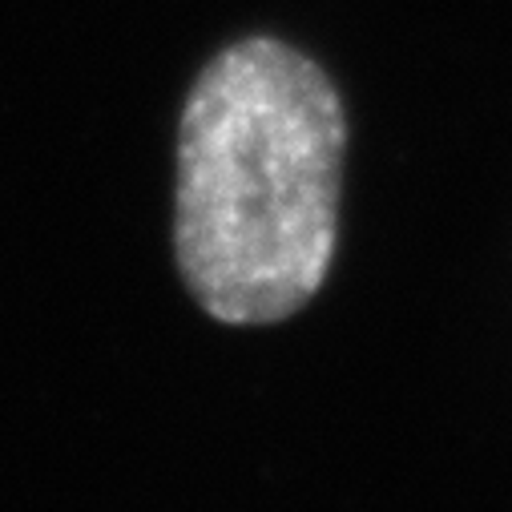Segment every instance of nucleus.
<instances>
[{"label":"nucleus","instance_id":"1","mask_svg":"<svg viewBox=\"0 0 512 512\" xmlns=\"http://www.w3.org/2000/svg\"><path fill=\"white\" fill-rule=\"evenodd\" d=\"M343 154L347 109L315 57L254 33L206 61L178 121L174 254L210 319L267 327L319 295Z\"/></svg>","mask_w":512,"mask_h":512}]
</instances>
